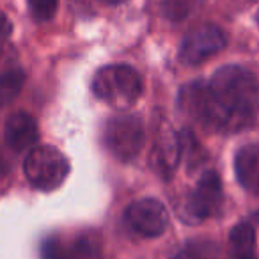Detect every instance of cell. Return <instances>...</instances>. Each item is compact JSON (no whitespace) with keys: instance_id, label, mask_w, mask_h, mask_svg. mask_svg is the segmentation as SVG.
Wrapping results in <instances>:
<instances>
[{"instance_id":"obj_1","label":"cell","mask_w":259,"mask_h":259,"mask_svg":"<svg viewBox=\"0 0 259 259\" xmlns=\"http://www.w3.org/2000/svg\"><path fill=\"white\" fill-rule=\"evenodd\" d=\"M180 107L208 132L248 128L259 114V80L241 66H224L209 82H192L180 93Z\"/></svg>"},{"instance_id":"obj_2","label":"cell","mask_w":259,"mask_h":259,"mask_svg":"<svg viewBox=\"0 0 259 259\" xmlns=\"http://www.w3.org/2000/svg\"><path fill=\"white\" fill-rule=\"evenodd\" d=\"M142 78L128 64H110L101 68L93 78V93L114 108H128L141 98Z\"/></svg>"},{"instance_id":"obj_3","label":"cell","mask_w":259,"mask_h":259,"mask_svg":"<svg viewBox=\"0 0 259 259\" xmlns=\"http://www.w3.org/2000/svg\"><path fill=\"white\" fill-rule=\"evenodd\" d=\"M29 183L43 192L57 190L69 174V162L54 146L32 148L23 163Z\"/></svg>"},{"instance_id":"obj_4","label":"cell","mask_w":259,"mask_h":259,"mask_svg":"<svg viewBox=\"0 0 259 259\" xmlns=\"http://www.w3.org/2000/svg\"><path fill=\"white\" fill-rule=\"evenodd\" d=\"M105 146L119 162L134 160L146 146V126L135 115H117L105 126Z\"/></svg>"},{"instance_id":"obj_5","label":"cell","mask_w":259,"mask_h":259,"mask_svg":"<svg viewBox=\"0 0 259 259\" xmlns=\"http://www.w3.org/2000/svg\"><path fill=\"white\" fill-rule=\"evenodd\" d=\"M224 201L222 181L215 170H208L201 176L197 187L192 194L187 195L181 204V219L187 224H201L206 219L217 215Z\"/></svg>"},{"instance_id":"obj_6","label":"cell","mask_w":259,"mask_h":259,"mask_svg":"<svg viewBox=\"0 0 259 259\" xmlns=\"http://www.w3.org/2000/svg\"><path fill=\"white\" fill-rule=\"evenodd\" d=\"M227 45L224 30L211 23L199 25L185 36L180 48V61L187 66H197L222 52Z\"/></svg>"},{"instance_id":"obj_7","label":"cell","mask_w":259,"mask_h":259,"mask_svg":"<svg viewBox=\"0 0 259 259\" xmlns=\"http://www.w3.org/2000/svg\"><path fill=\"white\" fill-rule=\"evenodd\" d=\"M126 224L135 233L146 238H156L163 234V231L169 226V213L167 208L158 199L146 197L141 201H135L126 209Z\"/></svg>"},{"instance_id":"obj_8","label":"cell","mask_w":259,"mask_h":259,"mask_svg":"<svg viewBox=\"0 0 259 259\" xmlns=\"http://www.w3.org/2000/svg\"><path fill=\"white\" fill-rule=\"evenodd\" d=\"M6 144L16 153L30 149L39 139L37 121L27 112H15L8 119L4 128Z\"/></svg>"},{"instance_id":"obj_9","label":"cell","mask_w":259,"mask_h":259,"mask_svg":"<svg viewBox=\"0 0 259 259\" xmlns=\"http://www.w3.org/2000/svg\"><path fill=\"white\" fill-rule=\"evenodd\" d=\"M181 160L180 137L174 132L158 134L151 151V167L160 174V178L170 180Z\"/></svg>"},{"instance_id":"obj_10","label":"cell","mask_w":259,"mask_h":259,"mask_svg":"<svg viewBox=\"0 0 259 259\" xmlns=\"http://www.w3.org/2000/svg\"><path fill=\"white\" fill-rule=\"evenodd\" d=\"M234 170L240 185L252 194H259V144L243 146L234 156Z\"/></svg>"},{"instance_id":"obj_11","label":"cell","mask_w":259,"mask_h":259,"mask_svg":"<svg viewBox=\"0 0 259 259\" xmlns=\"http://www.w3.org/2000/svg\"><path fill=\"white\" fill-rule=\"evenodd\" d=\"M227 259H257L255 229L248 222H240L231 229Z\"/></svg>"},{"instance_id":"obj_12","label":"cell","mask_w":259,"mask_h":259,"mask_svg":"<svg viewBox=\"0 0 259 259\" xmlns=\"http://www.w3.org/2000/svg\"><path fill=\"white\" fill-rule=\"evenodd\" d=\"M73 259H103V240L96 231H85L75 238Z\"/></svg>"},{"instance_id":"obj_13","label":"cell","mask_w":259,"mask_h":259,"mask_svg":"<svg viewBox=\"0 0 259 259\" xmlns=\"http://www.w3.org/2000/svg\"><path fill=\"white\" fill-rule=\"evenodd\" d=\"M25 78V71L20 68H13L0 73V108L16 100L20 91L23 89Z\"/></svg>"},{"instance_id":"obj_14","label":"cell","mask_w":259,"mask_h":259,"mask_svg":"<svg viewBox=\"0 0 259 259\" xmlns=\"http://www.w3.org/2000/svg\"><path fill=\"white\" fill-rule=\"evenodd\" d=\"M178 137H180V144H181V158L187 160L188 170H194L201 163V160L206 156L204 151H202L197 139L194 137V134L188 132V130H181L180 134H178Z\"/></svg>"},{"instance_id":"obj_15","label":"cell","mask_w":259,"mask_h":259,"mask_svg":"<svg viewBox=\"0 0 259 259\" xmlns=\"http://www.w3.org/2000/svg\"><path fill=\"white\" fill-rule=\"evenodd\" d=\"M29 11L36 22H48L55 16L59 0H27Z\"/></svg>"},{"instance_id":"obj_16","label":"cell","mask_w":259,"mask_h":259,"mask_svg":"<svg viewBox=\"0 0 259 259\" xmlns=\"http://www.w3.org/2000/svg\"><path fill=\"white\" fill-rule=\"evenodd\" d=\"M194 0H163L162 11L170 22H181L192 11Z\"/></svg>"},{"instance_id":"obj_17","label":"cell","mask_w":259,"mask_h":259,"mask_svg":"<svg viewBox=\"0 0 259 259\" xmlns=\"http://www.w3.org/2000/svg\"><path fill=\"white\" fill-rule=\"evenodd\" d=\"M41 259H73V254L57 236H50L41 245Z\"/></svg>"},{"instance_id":"obj_18","label":"cell","mask_w":259,"mask_h":259,"mask_svg":"<svg viewBox=\"0 0 259 259\" xmlns=\"http://www.w3.org/2000/svg\"><path fill=\"white\" fill-rule=\"evenodd\" d=\"M13 32V23L6 13L0 11V43H4Z\"/></svg>"},{"instance_id":"obj_19","label":"cell","mask_w":259,"mask_h":259,"mask_svg":"<svg viewBox=\"0 0 259 259\" xmlns=\"http://www.w3.org/2000/svg\"><path fill=\"white\" fill-rule=\"evenodd\" d=\"M174 259H204V257H201V255L194 250H183V252H180Z\"/></svg>"},{"instance_id":"obj_20","label":"cell","mask_w":259,"mask_h":259,"mask_svg":"<svg viewBox=\"0 0 259 259\" xmlns=\"http://www.w3.org/2000/svg\"><path fill=\"white\" fill-rule=\"evenodd\" d=\"M6 176H8V167L4 165V163L0 162V183L6 180Z\"/></svg>"},{"instance_id":"obj_21","label":"cell","mask_w":259,"mask_h":259,"mask_svg":"<svg viewBox=\"0 0 259 259\" xmlns=\"http://www.w3.org/2000/svg\"><path fill=\"white\" fill-rule=\"evenodd\" d=\"M100 2H103V4L114 6V4H121V2H124V0H100Z\"/></svg>"},{"instance_id":"obj_22","label":"cell","mask_w":259,"mask_h":259,"mask_svg":"<svg viewBox=\"0 0 259 259\" xmlns=\"http://www.w3.org/2000/svg\"><path fill=\"white\" fill-rule=\"evenodd\" d=\"M257 23H259V13H257Z\"/></svg>"}]
</instances>
